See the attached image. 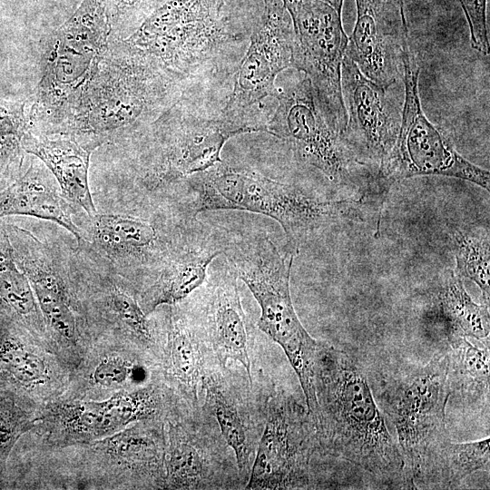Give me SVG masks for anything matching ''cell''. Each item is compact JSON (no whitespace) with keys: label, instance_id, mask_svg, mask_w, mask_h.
Listing matches in <instances>:
<instances>
[{"label":"cell","instance_id":"26","mask_svg":"<svg viewBox=\"0 0 490 490\" xmlns=\"http://www.w3.org/2000/svg\"><path fill=\"white\" fill-rule=\"evenodd\" d=\"M15 215L54 221L74 235L79 243L84 241L54 175L34 156L18 178L0 191V219Z\"/></svg>","mask_w":490,"mask_h":490},{"label":"cell","instance_id":"10","mask_svg":"<svg viewBox=\"0 0 490 490\" xmlns=\"http://www.w3.org/2000/svg\"><path fill=\"white\" fill-rule=\"evenodd\" d=\"M181 404L158 377L115 392L104 399L58 397L39 407L34 427L47 446H80L110 436L137 422L166 420Z\"/></svg>","mask_w":490,"mask_h":490},{"label":"cell","instance_id":"20","mask_svg":"<svg viewBox=\"0 0 490 490\" xmlns=\"http://www.w3.org/2000/svg\"><path fill=\"white\" fill-rule=\"evenodd\" d=\"M358 19L345 55L372 82L390 87L403 77L408 44L401 0H357Z\"/></svg>","mask_w":490,"mask_h":490},{"label":"cell","instance_id":"36","mask_svg":"<svg viewBox=\"0 0 490 490\" xmlns=\"http://www.w3.org/2000/svg\"><path fill=\"white\" fill-rule=\"evenodd\" d=\"M27 129L24 102H12L0 98V137L22 138Z\"/></svg>","mask_w":490,"mask_h":490},{"label":"cell","instance_id":"6","mask_svg":"<svg viewBox=\"0 0 490 490\" xmlns=\"http://www.w3.org/2000/svg\"><path fill=\"white\" fill-rule=\"evenodd\" d=\"M105 0H83L48 38L41 76L24 101L27 131L61 134L94 75L110 39Z\"/></svg>","mask_w":490,"mask_h":490},{"label":"cell","instance_id":"4","mask_svg":"<svg viewBox=\"0 0 490 490\" xmlns=\"http://www.w3.org/2000/svg\"><path fill=\"white\" fill-rule=\"evenodd\" d=\"M189 192L183 205L191 215L205 211L237 210L275 220L294 249L334 224L363 221L370 205L359 199L323 200L297 185L274 180L259 171L223 161L182 181Z\"/></svg>","mask_w":490,"mask_h":490},{"label":"cell","instance_id":"19","mask_svg":"<svg viewBox=\"0 0 490 490\" xmlns=\"http://www.w3.org/2000/svg\"><path fill=\"white\" fill-rule=\"evenodd\" d=\"M264 392V386L256 387L245 371L229 365L215 366L201 386V404L232 449L244 488L263 430Z\"/></svg>","mask_w":490,"mask_h":490},{"label":"cell","instance_id":"28","mask_svg":"<svg viewBox=\"0 0 490 490\" xmlns=\"http://www.w3.org/2000/svg\"><path fill=\"white\" fill-rule=\"evenodd\" d=\"M489 437L455 443L446 440L432 456L416 481V488H455L467 476L489 466Z\"/></svg>","mask_w":490,"mask_h":490},{"label":"cell","instance_id":"21","mask_svg":"<svg viewBox=\"0 0 490 490\" xmlns=\"http://www.w3.org/2000/svg\"><path fill=\"white\" fill-rule=\"evenodd\" d=\"M168 307L162 341L156 344L158 371L182 403L199 407L203 379L219 363L185 302Z\"/></svg>","mask_w":490,"mask_h":490},{"label":"cell","instance_id":"35","mask_svg":"<svg viewBox=\"0 0 490 490\" xmlns=\"http://www.w3.org/2000/svg\"><path fill=\"white\" fill-rule=\"evenodd\" d=\"M24 153L21 138L0 137V191L15 181L23 172Z\"/></svg>","mask_w":490,"mask_h":490},{"label":"cell","instance_id":"8","mask_svg":"<svg viewBox=\"0 0 490 490\" xmlns=\"http://www.w3.org/2000/svg\"><path fill=\"white\" fill-rule=\"evenodd\" d=\"M374 395L396 431L405 473L413 488L435 452L450 439L446 408L451 396L446 349L424 366H407L381 377Z\"/></svg>","mask_w":490,"mask_h":490},{"label":"cell","instance_id":"11","mask_svg":"<svg viewBox=\"0 0 490 490\" xmlns=\"http://www.w3.org/2000/svg\"><path fill=\"white\" fill-rule=\"evenodd\" d=\"M419 72L408 43L403 55L405 99L400 128L376 173L377 193L385 197L396 181L423 175L458 178L489 191V172L460 155L449 137L426 117L418 95Z\"/></svg>","mask_w":490,"mask_h":490},{"label":"cell","instance_id":"9","mask_svg":"<svg viewBox=\"0 0 490 490\" xmlns=\"http://www.w3.org/2000/svg\"><path fill=\"white\" fill-rule=\"evenodd\" d=\"M264 391V426L245 489L327 488L330 460L307 407L273 384Z\"/></svg>","mask_w":490,"mask_h":490},{"label":"cell","instance_id":"17","mask_svg":"<svg viewBox=\"0 0 490 490\" xmlns=\"http://www.w3.org/2000/svg\"><path fill=\"white\" fill-rule=\"evenodd\" d=\"M221 256V255H220ZM219 256L202 285L183 299L221 367L240 364L253 382L251 327L242 308L238 278Z\"/></svg>","mask_w":490,"mask_h":490},{"label":"cell","instance_id":"2","mask_svg":"<svg viewBox=\"0 0 490 490\" xmlns=\"http://www.w3.org/2000/svg\"><path fill=\"white\" fill-rule=\"evenodd\" d=\"M126 39L110 36L98 68L61 134L95 149L128 145L191 86Z\"/></svg>","mask_w":490,"mask_h":490},{"label":"cell","instance_id":"32","mask_svg":"<svg viewBox=\"0 0 490 490\" xmlns=\"http://www.w3.org/2000/svg\"><path fill=\"white\" fill-rule=\"evenodd\" d=\"M457 275L476 283L484 304L490 299V251L488 230H456L453 235Z\"/></svg>","mask_w":490,"mask_h":490},{"label":"cell","instance_id":"34","mask_svg":"<svg viewBox=\"0 0 490 490\" xmlns=\"http://www.w3.org/2000/svg\"><path fill=\"white\" fill-rule=\"evenodd\" d=\"M167 0H105L111 37L126 39Z\"/></svg>","mask_w":490,"mask_h":490},{"label":"cell","instance_id":"1","mask_svg":"<svg viewBox=\"0 0 490 490\" xmlns=\"http://www.w3.org/2000/svg\"><path fill=\"white\" fill-rule=\"evenodd\" d=\"M314 393L310 416L327 456L358 467L385 486L413 488L397 438L355 358L323 341L314 369Z\"/></svg>","mask_w":490,"mask_h":490},{"label":"cell","instance_id":"5","mask_svg":"<svg viewBox=\"0 0 490 490\" xmlns=\"http://www.w3.org/2000/svg\"><path fill=\"white\" fill-rule=\"evenodd\" d=\"M230 82L191 85L127 145L138 178L158 191L221 162L231 137L246 133L225 112Z\"/></svg>","mask_w":490,"mask_h":490},{"label":"cell","instance_id":"22","mask_svg":"<svg viewBox=\"0 0 490 490\" xmlns=\"http://www.w3.org/2000/svg\"><path fill=\"white\" fill-rule=\"evenodd\" d=\"M230 239L226 231L194 219L138 298L144 313L149 316L161 306L177 304L200 288L210 265L224 253Z\"/></svg>","mask_w":490,"mask_h":490},{"label":"cell","instance_id":"31","mask_svg":"<svg viewBox=\"0 0 490 490\" xmlns=\"http://www.w3.org/2000/svg\"><path fill=\"white\" fill-rule=\"evenodd\" d=\"M439 300L451 336L470 337L483 343L489 340V306L476 304L466 292L462 278L452 270L444 273Z\"/></svg>","mask_w":490,"mask_h":490},{"label":"cell","instance_id":"33","mask_svg":"<svg viewBox=\"0 0 490 490\" xmlns=\"http://www.w3.org/2000/svg\"><path fill=\"white\" fill-rule=\"evenodd\" d=\"M38 408L19 405L9 397L0 396V476L17 440L35 426Z\"/></svg>","mask_w":490,"mask_h":490},{"label":"cell","instance_id":"7","mask_svg":"<svg viewBox=\"0 0 490 490\" xmlns=\"http://www.w3.org/2000/svg\"><path fill=\"white\" fill-rule=\"evenodd\" d=\"M222 255L258 302V328L283 349L312 414L316 406L314 369L323 341L309 334L294 309L289 289L293 254L283 255L269 237L255 234L230 238Z\"/></svg>","mask_w":490,"mask_h":490},{"label":"cell","instance_id":"16","mask_svg":"<svg viewBox=\"0 0 490 490\" xmlns=\"http://www.w3.org/2000/svg\"><path fill=\"white\" fill-rule=\"evenodd\" d=\"M6 229L15 261L31 284L55 356L69 368H78L87 349L68 284L34 236L15 224H6Z\"/></svg>","mask_w":490,"mask_h":490},{"label":"cell","instance_id":"23","mask_svg":"<svg viewBox=\"0 0 490 490\" xmlns=\"http://www.w3.org/2000/svg\"><path fill=\"white\" fill-rule=\"evenodd\" d=\"M84 446L91 461L119 485L162 489L165 420L134 423Z\"/></svg>","mask_w":490,"mask_h":490},{"label":"cell","instance_id":"24","mask_svg":"<svg viewBox=\"0 0 490 490\" xmlns=\"http://www.w3.org/2000/svg\"><path fill=\"white\" fill-rule=\"evenodd\" d=\"M21 144L54 175L63 197L91 218L97 213L90 191V156L95 148L73 135L43 134L26 131Z\"/></svg>","mask_w":490,"mask_h":490},{"label":"cell","instance_id":"29","mask_svg":"<svg viewBox=\"0 0 490 490\" xmlns=\"http://www.w3.org/2000/svg\"><path fill=\"white\" fill-rule=\"evenodd\" d=\"M447 376L451 395L469 405L489 402V344L483 348L466 337H449Z\"/></svg>","mask_w":490,"mask_h":490},{"label":"cell","instance_id":"30","mask_svg":"<svg viewBox=\"0 0 490 490\" xmlns=\"http://www.w3.org/2000/svg\"><path fill=\"white\" fill-rule=\"evenodd\" d=\"M89 387L107 392L136 387L160 377L156 358L137 349L108 351L84 368Z\"/></svg>","mask_w":490,"mask_h":490},{"label":"cell","instance_id":"27","mask_svg":"<svg viewBox=\"0 0 490 490\" xmlns=\"http://www.w3.org/2000/svg\"><path fill=\"white\" fill-rule=\"evenodd\" d=\"M0 321L18 325L34 343L54 354L34 293L15 261L6 224L1 219Z\"/></svg>","mask_w":490,"mask_h":490},{"label":"cell","instance_id":"14","mask_svg":"<svg viewBox=\"0 0 490 490\" xmlns=\"http://www.w3.org/2000/svg\"><path fill=\"white\" fill-rule=\"evenodd\" d=\"M162 489H244L234 453L202 404L181 406L165 420Z\"/></svg>","mask_w":490,"mask_h":490},{"label":"cell","instance_id":"15","mask_svg":"<svg viewBox=\"0 0 490 490\" xmlns=\"http://www.w3.org/2000/svg\"><path fill=\"white\" fill-rule=\"evenodd\" d=\"M293 26L291 67L310 80L325 113L342 132L347 113L341 63L348 44L342 27L343 0H281Z\"/></svg>","mask_w":490,"mask_h":490},{"label":"cell","instance_id":"18","mask_svg":"<svg viewBox=\"0 0 490 490\" xmlns=\"http://www.w3.org/2000/svg\"><path fill=\"white\" fill-rule=\"evenodd\" d=\"M388 88L367 78L344 55L341 90L347 124L341 136L356 161L376 173L393 147L401 122L400 109Z\"/></svg>","mask_w":490,"mask_h":490},{"label":"cell","instance_id":"12","mask_svg":"<svg viewBox=\"0 0 490 490\" xmlns=\"http://www.w3.org/2000/svg\"><path fill=\"white\" fill-rule=\"evenodd\" d=\"M293 26L281 0H262L247 51L231 76L227 115L248 132H266L277 101V76L291 66Z\"/></svg>","mask_w":490,"mask_h":490},{"label":"cell","instance_id":"25","mask_svg":"<svg viewBox=\"0 0 490 490\" xmlns=\"http://www.w3.org/2000/svg\"><path fill=\"white\" fill-rule=\"evenodd\" d=\"M69 369L55 355L0 333V381L40 407L61 397Z\"/></svg>","mask_w":490,"mask_h":490},{"label":"cell","instance_id":"3","mask_svg":"<svg viewBox=\"0 0 490 490\" xmlns=\"http://www.w3.org/2000/svg\"><path fill=\"white\" fill-rule=\"evenodd\" d=\"M253 26L237 23L226 0H167L126 40L190 84L212 83L237 71Z\"/></svg>","mask_w":490,"mask_h":490},{"label":"cell","instance_id":"13","mask_svg":"<svg viewBox=\"0 0 490 490\" xmlns=\"http://www.w3.org/2000/svg\"><path fill=\"white\" fill-rule=\"evenodd\" d=\"M266 132L283 142L299 162L314 167L331 182L348 185L355 181L356 164L359 163L305 74L277 86L276 105Z\"/></svg>","mask_w":490,"mask_h":490}]
</instances>
